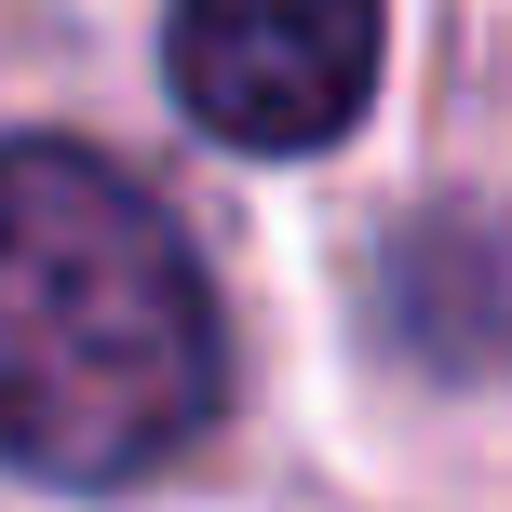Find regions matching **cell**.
Masks as SVG:
<instances>
[{"instance_id": "1", "label": "cell", "mask_w": 512, "mask_h": 512, "mask_svg": "<svg viewBox=\"0 0 512 512\" xmlns=\"http://www.w3.org/2000/svg\"><path fill=\"white\" fill-rule=\"evenodd\" d=\"M230 405V324L149 176L81 135H0V472L149 486Z\"/></svg>"}, {"instance_id": "2", "label": "cell", "mask_w": 512, "mask_h": 512, "mask_svg": "<svg viewBox=\"0 0 512 512\" xmlns=\"http://www.w3.org/2000/svg\"><path fill=\"white\" fill-rule=\"evenodd\" d=\"M378 54H391V27L364 0H203V14L162 27L176 108L243 162L337 149L364 122V95H378Z\"/></svg>"}]
</instances>
